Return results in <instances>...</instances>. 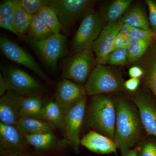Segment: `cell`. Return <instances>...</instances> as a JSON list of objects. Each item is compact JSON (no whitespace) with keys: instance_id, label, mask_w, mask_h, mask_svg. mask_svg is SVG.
I'll return each instance as SVG.
<instances>
[{"instance_id":"603a6c76","label":"cell","mask_w":156,"mask_h":156,"mask_svg":"<svg viewBox=\"0 0 156 156\" xmlns=\"http://www.w3.org/2000/svg\"><path fill=\"white\" fill-rule=\"evenodd\" d=\"M43 120L50 125L63 129L64 114L56 101H50L44 104L42 109Z\"/></svg>"},{"instance_id":"ffe728a7","label":"cell","mask_w":156,"mask_h":156,"mask_svg":"<svg viewBox=\"0 0 156 156\" xmlns=\"http://www.w3.org/2000/svg\"><path fill=\"white\" fill-rule=\"evenodd\" d=\"M131 3V0H115L105 6L100 13L104 22L108 23L119 20Z\"/></svg>"},{"instance_id":"ab89813d","label":"cell","mask_w":156,"mask_h":156,"mask_svg":"<svg viewBox=\"0 0 156 156\" xmlns=\"http://www.w3.org/2000/svg\"><path fill=\"white\" fill-rule=\"evenodd\" d=\"M7 156H34L33 155L24 154H12Z\"/></svg>"},{"instance_id":"7c38bea8","label":"cell","mask_w":156,"mask_h":156,"mask_svg":"<svg viewBox=\"0 0 156 156\" xmlns=\"http://www.w3.org/2000/svg\"><path fill=\"white\" fill-rule=\"evenodd\" d=\"M123 25L120 19L115 22L107 23L104 26L91 48L95 54L96 64H106L108 56L112 53L115 38Z\"/></svg>"},{"instance_id":"f1b7e54d","label":"cell","mask_w":156,"mask_h":156,"mask_svg":"<svg viewBox=\"0 0 156 156\" xmlns=\"http://www.w3.org/2000/svg\"><path fill=\"white\" fill-rule=\"evenodd\" d=\"M128 37L129 44L134 41L140 40H147L154 43H156V32L151 29L144 30L131 28Z\"/></svg>"},{"instance_id":"74e56055","label":"cell","mask_w":156,"mask_h":156,"mask_svg":"<svg viewBox=\"0 0 156 156\" xmlns=\"http://www.w3.org/2000/svg\"><path fill=\"white\" fill-rule=\"evenodd\" d=\"M131 27L128 26L123 24L122 28L120 30L119 34L123 37V38H126L128 37L129 32L131 30Z\"/></svg>"},{"instance_id":"1f68e13d","label":"cell","mask_w":156,"mask_h":156,"mask_svg":"<svg viewBox=\"0 0 156 156\" xmlns=\"http://www.w3.org/2000/svg\"><path fill=\"white\" fill-rule=\"evenodd\" d=\"M136 152L138 156H156V141H146L143 144Z\"/></svg>"},{"instance_id":"8fae6325","label":"cell","mask_w":156,"mask_h":156,"mask_svg":"<svg viewBox=\"0 0 156 156\" xmlns=\"http://www.w3.org/2000/svg\"><path fill=\"white\" fill-rule=\"evenodd\" d=\"M87 106V97L83 98L66 113L63 129L69 144L76 152H78L80 145V133L83 122Z\"/></svg>"},{"instance_id":"2e32d148","label":"cell","mask_w":156,"mask_h":156,"mask_svg":"<svg viewBox=\"0 0 156 156\" xmlns=\"http://www.w3.org/2000/svg\"><path fill=\"white\" fill-rule=\"evenodd\" d=\"M80 144L95 153L116 154L117 147L114 140L94 130L83 137Z\"/></svg>"},{"instance_id":"7402d4cb","label":"cell","mask_w":156,"mask_h":156,"mask_svg":"<svg viewBox=\"0 0 156 156\" xmlns=\"http://www.w3.org/2000/svg\"><path fill=\"white\" fill-rule=\"evenodd\" d=\"M23 134L34 135L52 131L49 124L41 120L22 116L17 126Z\"/></svg>"},{"instance_id":"4dcf8cb0","label":"cell","mask_w":156,"mask_h":156,"mask_svg":"<svg viewBox=\"0 0 156 156\" xmlns=\"http://www.w3.org/2000/svg\"><path fill=\"white\" fill-rule=\"evenodd\" d=\"M20 5L28 14L33 16L42 7L47 5L48 0H18Z\"/></svg>"},{"instance_id":"d590c367","label":"cell","mask_w":156,"mask_h":156,"mask_svg":"<svg viewBox=\"0 0 156 156\" xmlns=\"http://www.w3.org/2000/svg\"><path fill=\"white\" fill-rule=\"evenodd\" d=\"M123 39L124 38L119 34H118L114 41L112 52L122 48L123 44Z\"/></svg>"},{"instance_id":"277c9868","label":"cell","mask_w":156,"mask_h":156,"mask_svg":"<svg viewBox=\"0 0 156 156\" xmlns=\"http://www.w3.org/2000/svg\"><path fill=\"white\" fill-rule=\"evenodd\" d=\"M27 43L45 64L53 70L57 69L60 58L67 54V38L61 34H54L42 41H36L27 37Z\"/></svg>"},{"instance_id":"30bf717a","label":"cell","mask_w":156,"mask_h":156,"mask_svg":"<svg viewBox=\"0 0 156 156\" xmlns=\"http://www.w3.org/2000/svg\"><path fill=\"white\" fill-rule=\"evenodd\" d=\"M24 135L17 126L0 122V154L2 156L12 154L32 155Z\"/></svg>"},{"instance_id":"52a82bcc","label":"cell","mask_w":156,"mask_h":156,"mask_svg":"<svg viewBox=\"0 0 156 156\" xmlns=\"http://www.w3.org/2000/svg\"><path fill=\"white\" fill-rule=\"evenodd\" d=\"M96 63L94 53L85 49L76 53L64 65L62 76L64 79L84 86Z\"/></svg>"},{"instance_id":"e575fe53","label":"cell","mask_w":156,"mask_h":156,"mask_svg":"<svg viewBox=\"0 0 156 156\" xmlns=\"http://www.w3.org/2000/svg\"><path fill=\"white\" fill-rule=\"evenodd\" d=\"M128 74L131 78L140 79L144 75V71L142 67L136 66H132L129 69Z\"/></svg>"},{"instance_id":"7a4b0ae2","label":"cell","mask_w":156,"mask_h":156,"mask_svg":"<svg viewBox=\"0 0 156 156\" xmlns=\"http://www.w3.org/2000/svg\"><path fill=\"white\" fill-rule=\"evenodd\" d=\"M115 103L104 95H94L87 113V124L100 134L114 140L115 128Z\"/></svg>"},{"instance_id":"f35d334b","label":"cell","mask_w":156,"mask_h":156,"mask_svg":"<svg viewBox=\"0 0 156 156\" xmlns=\"http://www.w3.org/2000/svg\"><path fill=\"white\" fill-rule=\"evenodd\" d=\"M124 156H138L136 150H130L127 154Z\"/></svg>"},{"instance_id":"ba28073f","label":"cell","mask_w":156,"mask_h":156,"mask_svg":"<svg viewBox=\"0 0 156 156\" xmlns=\"http://www.w3.org/2000/svg\"><path fill=\"white\" fill-rule=\"evenodd\" d=\"M3 77L10 90L22 96L41 95L44 87L33 77L24 71L15 67L2 70Z\"/></svg>"},{"instance_id":"d6a6232c","label":"cell","mask_w":156,"mask_h":156,"mask_svg":"<svg viewBox=\"0 0 156 156\" xmlns=\"http://www.w3.org/2000/svg\"><path fill=\"white\" fill-rule=\"evenodd\" d=\"M149 11V23L151 29L156 32V2L152 0H146Z\"/></svg>"},{"instance_id":"836d02e7","label":"cell","mask_w":156,"mask_h":156,"mask_svg":"<svg viewBox=\"0 0 156 156\" xmlns=\"http://www.w3.org/2000/svg\"><path fill=\"white\" fill-rule=\"evenodd\" d=\"M140 80L139 79L131 78L125 81V87L126 89L130 92H134L138 89Z\"/></svg>"},{"instance_id":"5b68a950","label":"cell","mask_w":156,"mask_h":156,"mask_svg":"<svg viewBox=\"0 0 156 156\" xmlns=\"http://www.w3.org/2000/svg\"><path fill=\"white\" fill-rule=\"evenodd\" d=\"M95 2L92 0H48L47 5L55 11L62 30L66 31L77 20L92 10Z\"/></svg>"},{"instance_id":"ac0fdd59","label":"cell","mask_w":156,"mask_h":156,"mask_svg":"<svg viewBox=\"0 0 156 156\" xmlns=\"http://www.w3.org/2000/svg\"><path fill=\"white\" fill-rule=\"evenodd\" d=\"M19 101L22 116L43 120L42 109L44 103L41 95H19Z\"/></svg>"},{"instance_id":"6da1fadb","label":"cell","mask_w":156,"mask_h":156,"mask_svg":"<svg viewBox=\"0 0 156 156\" xmlns=\"http://www.w3.org/2000/svg\"><path fill=\"white\" fill-rule=\"evenodd\" d=\"M115 128L114 140L117 148L124 156L135 144L141 133V122L134 107L124 99L115 103Z\"/></svg>"},{"instance_id":"f546056e","label":"cell","mask_w":156,"mask_h":156,"mask_svg":"<svg viewBox=\"0 0 156 156\" xmlns=\"http://www.w3.org/2000/svg\"><path fill=\"white\" fill-rule=\"evenodd\" d=\"M127 49L121 48L112 52L107 59L106 63L113 66L124 65L128 63Z\"/></svg>"},{"instance_id":"4fadbf2b","label":"cell","mask_w":156,"mask_h":156,"mask_svg":"<svg viewBox=\"0 0 156 156\" xmlns=\"http://www.w3.org/2000/svg\"><path fill=\"white\" fill-rule=\"evenodd\" d=\"M84 86L63 79L58 83L55 94V101L60 107L64 115L80 101L87 97Z\"/></svg>"},{"instance_id":"44dd1931","label":"cell","mask_w":156,"mask_h":156,"mask_svg":"<svg viewBox=\"0 0 156 156\" xmlns=\"http://www.w3.org/2000/svg\"><path fill=\"white\" fill-rule=\"evenodd\" d=\"M120 20L123 24L131 28L144 30L151 29L146 14L143 9L140 6H136L129 10Z\"/></svg>"},{"instance_id":"8992f818","label":"cell","mask_w":156,"mask_h":156,"mask_svg":"<svg viewBox=\"0 0 156 156\" xmlns=\"http://www.w3.org/2000/svg\"><path fill=\"white\" fill-rule=\"evenodd\" d=\"M100 13L90 10L83 17L73 42L75 53L90 49L104 27Z\"/></svg>"},{"instance_id":"9c48e42d","label":"cell","mask_w":156,"mask_h":156,"mask_svg":"<svg viewBox=\"0 0 156 156\" xmlns=\"http://www.w3.org/2000/svg\"><path fill=\"white\" fill-rule=\"evenodd\" d=\"M0 48L3 55L9 60L27 68L44 80L50 82V78L34 58L16 42L5 37H1Z\"/></svg>"},{"instance_id":"484cf974","label":"cell","mask_w":156,"mask_h":156,"mask_svg":"<svg viewBox=\"0 0 156 156\" xmlns=\"http://www.w3.org/2000/svg\"><path fill=\"white\" fill-rule=\"evenodd\" d=\"M27 33L28 37L36 41L45 40L54 34L37 14L33 16Z\"/></svg>"},{"instance_id":"d6986e66","label":"cell","mask_w":156,"mask_h":156,"mask_svg":"<svg viewBox=\"0 0 156 156\" xmlns=\"http://www.w3.org/2000/svg\"><path fill=\"white\" fill-rule=\"evenodd\" d=\"M144 60V81L156 98V43L151 45Z\"/></svg>"},{"instance_id":"5bb4252c","label":"cell","mask_w":156,"mask_h":156,"mask_svg":"<svg viewBox=\"0 0 156 156\" xmlns=\"http://www.w3.org/2000/svg\"><path fill=\"white\" fill-rule=\"evenodd\" d=\"M143 127L148 135L156 137V105L150 98L144 95L132 97Z\"/></svg>"},{"instance_id":"83f0119b","label":"cell","mask_w":156,"mask_h":156,"mask_svg":"<svg viewBox=\"0 0 156 156\" xmlns=\"http://www.w3.org/2000/svg\"><path fill=\"white\" fill-rule=\"evenodd\" d=\"M154 43L147 40L134 41L127 48L128 62H134L138 61L147 53L151 45Z\"/></svg>"},{"instance_id":"d4e9b609","label":"cell","mask_w":156,"mask_h":156,"mask_svg":"<svg viewBox=\"0 0 156 156\" xmlns=\"http://www.w3.org/2000/svg\"><path fill=\"white\" fill-rule=\"evenodd\" d=\"M33 16L23 9L18 2V0H16L14 8V27L18 37L23 36L27 32Z\"/></svg>"},{"instance_id":"4316f807","label":"cell","mask_w":156,"mask_h":156,"mask_svg":"<svg viewBox=\"0 0 156 156\" xmlns=\"http://www.w3.org/2000/svg\"><path fill=\"white\" fill-rule=\"evenodd\" d=\"M37 14L53 33L60 34L62 26L56 13L48 5L44 6Z\"/></svg>"},{"instance_id":"e0dca14e","label":"cell","mask_w":156,"mask_h":156,"mask_svg":"<svg viewBox=\"0 0 156 156\" xmlns=\"http://www.w3.org/2000/svg\"><path fill=\"white\" fill-rule=\"evenodd\" d=\"M23 134L29 145L34 147L36 152L40 153L50 150L59 145L66 144L60 142L52 131L34 135Z\"/></svg>"},{"instance_id":"3957f363","label":"cell","mask_w":156,"mask_h":156,"mask_svg":"<svg viewBox=\"0 0 156 156\" xmlns=\"http://www.w3.org/2000/svg\"><path fill=\"white\" fill-rule=\"evenodd\" d=\"M122 76L105 65L96 64L84 87L87 95L94 96L126 90Z\"/></svg>"},{"instance_id":"8d00e7d4","label":"cell","mask_w":156,"mask_h":156,"mask_svg":"<svg viewBox=\"0 0 156 156\" xmlns=\"http://www.w3.org/2000/svg\"><path fill=\"white\" fill-rule=\"evenodd\" d=\"M8 91V86L2 74L0 73V95L3 96Z\"/></svg>"},{"instance_id":"cb8c5ba5","label":"cell","mask_w":156,"mask_h":156,"mask_svg":"<svg viewBox=\"0 0 156 156\" xmlns=\"http://www.w3.org/2000/svg\"><path fill=\"white\" fill-rule=\"evenodd\" d=\"M16 0H8L0 5V27L18 36L14 27V8Z\"/></svg>"},{"instance_id":"9a60e30c","label":"cell","mask_w":156,"mask_h":156,"mask_svg":"<svg viewBox=\"0 0 156 156\" xmlns=\"http://www.w3.org/2000/svg\"><path fill=\"white\" fill-rule=\"evenodd\" d=\"M21 117L19 95L8 90L0 99L1 122L17 126Z\"/></svg>"}]
</instances>
